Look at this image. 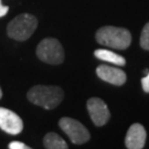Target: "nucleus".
Instances as JSON below:
<instances>
[{
  "label": "nucleus",
  "mask_w": 149,
  "mask_h": 149,
  "mask_svg": "<svg viewBox=\"0 0 149 149\" xmlns=\"http://www.w3.org/2000/svg\"><path fill=\"white\" fill-rule=\"evenodd\" d=\"M94 55L98 60H102V61H105V62H108V63L115 64V65H125L126 64V60L123 58L122 55L115 53L113 51H109V50H105V49H98L94 52Z\"/></svg>",
  "instance_id": "nucleus-10"
},
{
  "label": "nucleus",
  "mask_w": 149,
  "mask_h": 149,
  "mask_svg": "<svg viewBox=\"0 0 149 149\" xmlns=\"http://www.w3.org/2000/svg\"><path fill=\"white\" fill-rule=\"evenodd\" d=\"M59 126L69 136L71 141L75 145H82L90 140V132L87 128L76 119L63 117L59 120Z\"/></svg>",
  "instance_id": "nucleus-5"
},
{
  "label": "nucleus",
  "mask_w": 149,
  "mask_h": 149,
  "mask_svg": "<svg viewBox=\"0 0 149 149\" xmlns=\"http://www.w3.org/2000/svg\"><path fill=\"white\" fill-rule=\"evenodd\" d=\"M28 100L45 109H53L63 100L64 93L59 86L37 85L28 92Z\"/></svg>",
  "instance_id": "nucleus-1"
},
{
  "label": "nucleus",
  "mask_w": 149,
  "mask_h": 149,
  "mask_svg": "<svg viewBox=\"0 0 149 149\" xmlns=\"http://www.w3.org/2000/svg\"><path fill=\"white\" fill-rule=\"evenodd\" d=\"M141 86H143V90L146 92V93H149V71L147 75L141 79Z\"/></svg>",
  "instance_id": "nucleus-14"
},
{
  "label": "nucleus",
  "mask_w": 149,
  "mask_h": 149,
  "mask_svg": "<svg viewBox=\"0 0 149 149\" xmlns=\"http://www.w3.org/2000/svg\"><path fill=\"white\" fill-rule=\"evenodd\" d=\"M37 55L39 59L45 63L58 65L63 62L64 50L56 39L47 38L38 44Z\"/></svg>",
  "instance_id": "nucleus-4"
},
{
  "label": "nucleus",
  "mask_w": 149,
  "mask_h": 149,
  "mask_svg": "<svg viewBox=\"0 0 149 149\" xmlns=\"http://www.w3.org/2000/svg\"><path fill=\"white\" fill-rule=\"evenodd\" d=\"M0 128L10 135H18L23 129V122L15 112L0 107Z\"/></svg>",
  "instance_id": "nucleus-7"
},
{
  "label": "nucleus",
  "mask_w": 149,
  "mask_h": 149,
  "mask_svg": "<svg viewBox=\"0 0 149 149\" xmlns=\"http://www.w3.org/2000/svg\"><path fill=\"white\" fill-rule=\"evenodd\" d=\"M96 41L105 47L125 50L132 43V34L125 28L107 26L98 29L96 32Z\"/></svg>",
  "instance_id": "nucleus-2"
},
{
  "label": "nucleus",
  "mask_w": 149,
  "mask_h": 149,
  "mask_svg": "<svg viewBox=\"0 0 149 149\" xmlns=\"http://www.w3.org/2000/svg\"><path fill=\"white\" fill-rule=\"evenodd\" d=\"M8 10H9V7L3 6L2 5V2H1V0H0V18L6 16V15H7V12H8Z\"/></svg>",
  "instance_id": "nucleus-15"
},
{
  "label": "nucleus",
  "mask_w": 149,
  "mask_h": 149,
  "mask_svg": "<svg viewBox=\"0 0 149 149\" xmlns=\"http://www.w3.org/2000/svg\"><path fill=\"white\" fill-rule=\"evenodd\" d=\"M2 97V91H1V88H0V98Z\"/></svg>",
  "instance_id": "nucleus-16"
},
{
  "label": "nucleus",
  "mask_w": 149,
  "mask_h": 149,
  "mask_svg": "<svg viewBox=\"0 0 149 149\" xmlns=\"http://www.w3.org/2000/svg\"><path fill=\"white\" fill-rule=\"evenodd\" d=\"M37 27L38 20L36 17L29 13H22L9 22L7 27V33L11 39L26 41L33 34Z\"/></svg>",
  "instance_id": "nucleus-3"
},
{
  "label": "nucleus",
  "mask_w": 149,
  "mask_h": 149,
  "mask_svg": "<svg viewBox=\"0 0 149 149\" xmlns=\"http://www.w3.org/2000/svg\"><path fill=\"white\" fill-rule=\"evenodd\" d=\"M140 47L145 50H149V22L145 24L140 34Z\"/></svg>",
  "instance_id": "nucleus-12"
},
{
  "label": "nucleus",
  "mask_w": 149,
  "mask_h": 149,
  "mask_svg": "<svg viewBox=\"0 0 149 149\" xmlns=\"http://www.w3.org/2000/svg\"><path fill=\"white\" fill-rule=\"evenodd\" d=\"M146 138L147 134L144 126L140 124H134L128 129L125 138V145L128 149H141L144 148Z\"/></svg>",
  "instance_id": "nucleus-9"
},
{
  "label": "nucleus",
  "mask_w": 149,
  "mask_h": 149,
  "mask_svg": "<svg viewBox=\"0 0 149 149\" xmlns=\"http://www.w3.org/2000/svg\"><path fill=\"white\" fill-rule=\"evenodd\" d=\"M43 145L48 149H66L69 146L61 136L55 133H48L44 136Z\"/></svg>",
  "instance_id": "nucleus-11"
},
{
  "label": "nucleus",
  "mask_w": 149,
  "mask_h": 149,
  "mask_svg": "<svg viewBox=\"0 0 149 149\" xmlns=\"http://www.w3.org/2000/svg\"><path fill=\"white\" fill-rule=\"evenodd\" d=\"M87 112L90 114L94 125L101 127L104 126L111 118V113L105 102L98 97H92L86 103Z\"/></svg>",
  "instance_id": "nucleus-6"
},
{
  "label": "nucleus",
  "mask_w": 149,
  "mask_h": 149,
  "mask_svg": "<svg viewBox=\"0 0 149 149\" xmlns=\"http://www.w3.org/2000/svg\"><path fill=\"white\" fill-rule=\"evenodd\" d=\"M96 74L101 80L118 86L123 85L127 79L126 73L123 70L109 65H100L96 69Z\"/></svg>",
  "instance_id": "nucleus-8"
},
{
  "label": "nucleus",
  "mask_w": 149,
  "mask_h": 149,
  "mask_svg": "<svg viewBox=\"0 0 149 149\" xmlns=\"http://www.w3.org/2000/svg\"><path fill=\"white\" fill-rule=\"evenodd\" d=\"M8 147H9V149H29L30 148L29 146H27V145L21 143V141H11Z\"/></svg>",
  "instance_id": "nucleus-13"
}]
</instances>
